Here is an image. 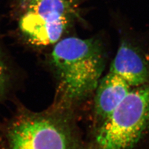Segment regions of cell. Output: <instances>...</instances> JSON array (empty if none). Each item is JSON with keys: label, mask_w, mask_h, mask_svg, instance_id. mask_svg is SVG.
I'll return each mask as SVG.
<instances>
[{"label": "cell", "mask_w": 149, "mask_h": 149, "mask_svg": "<svg viewBox=\"0 0 149 149\" xmlns=\"http://www.w3.org/2000/svg\"><path fill=\"white\" fill-rule=\"evenodd\" d=\"M50 62L64 102L76 103L96 91L104 69L105 55L97 40L66 38L55 45Z\"/></svg>", "instance_id": "obj_1"}, {"label": "cell", "mask_w": 149, "mask_h": 149, "mask_svg": "<svg viewBox=\"0 0 149 149\" xmlns=\"http://www.w3.org/2000/svg\"><path fill=\"white\" fill-rule=\"evenodd\" d=\"M149 127V82L133 88L98 124L87 149H133Z\"/></svg>", "instance_id": "obj_2"}, {"label": "cell", "mask_w": 149, "mask_h": 149, "mask_svg": "<svg viewBox=\"0 0 149 149\" xmlns=\"http://www.w3.org/2000/svg\"><path fill=\"white\" fill-rule=\"evenodd\" d=\"M61 109L21 113L8 129L7 149H74V128Z\"/></svg>", "instance_id": "obj_3"}, {"label": "cell", "mask_w": 149, "mask_h": 149, "mask_svg": "<svg viewBox=\"0 0 149 149\" xmlns=\"http://www.w3.org/2000/svg\"><path fill=\"white\" fill-rule=\"evenodd\" d=\"M19 27L30 43L47 46L58 43L68 27L74 8L69 0H27Z\"/></svg>", "instance_id": "obj_4"}, {"label": "cell", "mask_w": 149, "mask_h": 149, "mask_svg": "<svg viewBox=\"0 0 149 149\" xmlns=\"http://www.w3.org/2000/svg\"><path fill=\"white\" fill-rule=\"evenodd\" d=\"M109 72L121 78L132 88L149 82L148 61L138 45L129 39L121 42Z\"/></svg>", "instance_id": "obj_5"}, {"label": "cell", "mask_w": 149, "mask_h": 149, "mask_svg": "<svg viewBox=\"0 0 149 149\" xmlns=\"http://www.w3.org/2000/svg\"><path fill=\"white\" fill-rule=\"evenodd\" d=\"M132 88L125 81L109 72L102 77L95 91L94 105L98 124L110 116Z\"/></svg>", "instance_id": "obj_6"}, {"label": "cell", "mask_w": 149, "mask_h": 149, "mask_svg": "<svg viewBox=\"0 0 149 149\" xmlns=\"http://www.w3.org/2000/svg\"><path fill=\"white\" fill-rule=\"evenodd\" d=\"M7 80V71L0 55V98L5 90Z\"/></svg>", "instance_id": "obj_7"}, {"label": "cell", "mask_w": 149, "mask_h": 149, "mask_svg": "<svg viewBox=\"0 0 149 149\" xmlns=\"http://www.w3.org/2000/svg\"><path fill=\"white\" fill-rule=\"evenodd\" d=\"M23 1H27V0H23Z\"/></svg>", "instance_id": "obj_8"}]
</instances>
